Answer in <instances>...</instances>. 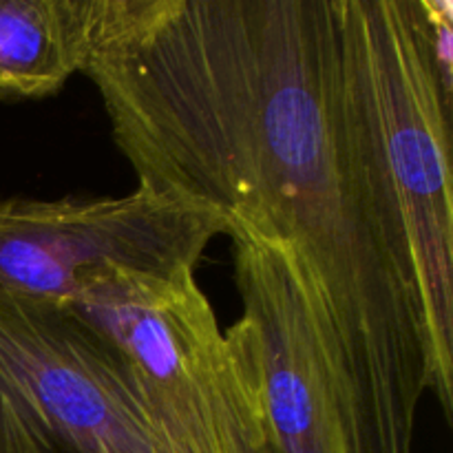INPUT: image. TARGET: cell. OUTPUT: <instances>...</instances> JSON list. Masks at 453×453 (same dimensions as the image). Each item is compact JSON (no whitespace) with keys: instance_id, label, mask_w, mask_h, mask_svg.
I'll use <instances>...</instances> for the list:
<instances>
[{"instance_id":"3957f363","label":"cell","mask_w":453,"mask_h":453,"mask_svg":"<svg viewBox=\"0 0 453 453\" xmlns=\"http://www.w3.org/2000/svg\"><path fill=\"white\" fill-rule=\"evenodd\" d=\"M367 97L405 221L429 334L434 392L453 418L451 106L420 0H354Z\"/></svg>"},{"instance_id":"52a82bcc","label":"cell","mask_w":453,"mask_h":453,"mask_svg":"<svg viewBox=\"0 0 453 453\" xmlns=\"http://www.w3.org/2000/svg\"><path fill=\"white\" fill-rule=\"evenodd\" d=\"M427 22V42L445 93L453 97V3L451 0H420Z\"/></svg>"},{"instance_id":"5b68a950","label":"cell","mask_w":453,"mask_h":453,"mask_svg":"<svg viewBox=\"0 0 453 453\" xmlns=\"http://www.w3.org/2000/svg\"><path fill=\"white\" fill-rule=\"evenodd\" d=\"M233 224L212 208L137 184L118 197L0 199V290L69 305L109 270H195Z\"/></svg>"},{"instance_id":"277c9868","label":"cell","mask_w":453,"mask_h":453,"mask_svg":"<svg viewBox=\"0 0 453 453\" xmlns=\"http://www.w3.org/2000/svg\"><path fill=\"white\" fill-rule=\"evenodd\" d=\"M228 237L270 453H374L334 321L295 248L246 221Z\"/></svg>"},{"instance_id":"7a4b0ae2","label":"cell","mask_w":453,"mask_h":453,"mask_svg":"<svg viewBox=\"0 0 453 453\" xmlns=\"http://www.w3.org/2000/svg\"><path fill=\"white\" fill-rule=\"evenodd\" d=\"M0 453H268L190 414L71 305L0 290Z\"/></svg>"},{"instance_id":"6da1fadb","label":"cell","mask_w":453,"mask_h":453,"mask_svg":"<svg viewBox=\"0 0 453 453\" xmlns=\"http://www.w3.org/2000/svg\"><path fill=\"white\" fill-rule=\"evenodd\" d=\"M137 184L295 248L374 453H414L432 348L354 0H113L87 73Z\"/></svg>"},{"instance_id":"8992f818","label":"cell","mask_w":453,"mask_h":453,"mask_svg":"<svg viewBox=\"0 0 453 453\" xmlns=\"http://www.w3.org/2000/svg\"><path fill=\"white\" fill-rule=\"evenodd\" d=\"M113 0H0V104L44 100L87 73Z\"/></svg>"}]
</instances>
